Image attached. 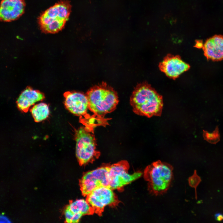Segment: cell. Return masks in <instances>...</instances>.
<instances>
[{"label":"cell","mask_w":223,"mask_h":223,"mask_svg":"<svg viewBox=\"0 0 223 223\" xmlns=\"http://www.w3.org/2000/svg\"><path fill=\"white\" fill-rule=\"evenodd\" d=\"M173 170L170 164L160 160L147 166L144 171L143 177L147 182L149 193L155 195L165 193L171 184Z\"/></svg>","instance_id":"obj_2"},{"label":"cell","mask_w":223,"mask_h":223,"mask_svg":"<svg viewBox=\"0 0 223 223\" xmlns=\"http://www.w3.org/2000/svg\"><path fill=\"white\" fill-rule=\"evenodd\" d=\"M203 137L204 138L209 142L216 143L220 140V136L218 129L217 127L215 130L212 133L203 131Z\"/></svg>","instance_id":"obj_16"},{"label":"cell","mask_w":223,"mask_h":223,"mask_svg":"<svg viewBox=\"0 0 223 223\" xmlns=\"http://www.w3.org/2000/svg\"><path fill=\"white\" fill-rule=\"evenodd\" d=\"M30 111L35 121L37 122L45 120L50 114L49 106L43 103L34 105L30 109Z\"/></svg>","instance_id":"obj_15"},{"label":"cell","mask_w":223,"mask_h":223,"mask_svg":"<svg viewBox=\"0 0 223 223\" xmlns=\"http://www.w3.org/2000/svg\"><path fill=\"white\" fill-rule=\"evenodd\" d=\"M113 190L108 187H100L86 196V200L94 212L99 214L106 207L117 203V198Z\"/></svg>","instance_id":"obj_8"},{"label":"cell","mask_w":223,"mask_h":223,"mask_svg":"<svg viewBox=\"0 0 223 223\" xmlns=\"http://www.w3.org/2000/svg\"><path fill=\"white\" fill-rule=\"evenodd\" d=\"M74 138L76 155L80 164H87L99 156L96 139L92 130L85 126L81 127L75 130Z\"/></svg>","instance_id":"obj_5"},{"label":"cell","mask_w":223,"mask_h":223,"mask_svg":"<svg viewBox=\"0 0 223 223\" xmlns=\"http://www.w3.org/2000/svg\"><path fill=\"white\" fill-rule=\"evenodd\" d=\"M65 108L72 114L77 116H85L89 108L86 94L77 91H67L63 94Z\"/></svg>","instance_id":"obj_9"},{"label":"cell","mask_w":223,"mask_h":223,"mask_svg":"<svg viewBox=\"0 0 223 223\" xmlns=\"http://www.w3.org/2000/svg\"><path fill=\"white\" fill-rule=\"evenodd\" d=\"M0 221L1 223H9L11 222L10 219L7 217L3 215H1Z\"/></svg>","instance_id":"obj_18"},{"label":"cell","mask_w":223,"mask_h":223,"mask_svg":"<svg viewBox=\"0 0 223 223\" xmlns=\"http://www.w3.org/2000/svg\"><path fill=\"white\" fill-rule=\"evenodd\" d=\"M129 164L125 160L109 166V187L113 190L122 189L142 175V173L140 171L132 174L129 173Z\"/></svg>","instance_id":"obj_6"},{"label":"cell","mask_w":223,"mask_h":223,"mask_svg":"<svg viewBox=\"0 0 223 223\" xmlns=\"http://www.w3.org/2000/svg\"><path fill=\"white\" fill-rule=\"evenodd\" d=\"M70 12L69 4L65 1L56 3L43 12L38 19L41 30L45 33H57L63 28Z\"/></svg>","instance_id":"obj_4"},{"label":"cell","mask_w":223,"mask_h":223,"mask_svg":"<svg viewBox=\"0 0 223 223\" xmlns=\"http://www.w3.org/2000/svg\"><path fill=\"white\" fill-rule=\"evenodd\" d=\"M215 216L216 219L218 221H221L223 220V215L220 213H216Z\"/></svg>","instance_id":"obj_19"},{"label":"cell","mask_w":223,"mask_h":223,"mask_svg":"<svg viewBox=\"0 0 223 223\" xmlns=\"http://www.w3.org/2000/svg\"><path fill=\"white\" fill-rule=\"evenodd\" d=\"M86 94L89 110L94 114L103 117L113 111L119 102L117 93L105 83L92 88Z\"/></svg>","instance_id":"obj_3"},{"label":"cell","mask_w":223,"mask_h":223,"mask_svg":"<svg viewBox=\"0 0 223 223\" xmlns=\"http://www.w3.org/2000/svg\"><path fill=\"white\" fill-rule=\"evenodd\" d=\"M159 68L169 78L175 80L190 68L189 65L179 55L168 54L159 63Z\"/></svg>","instance_id":"obj_10"},{"label":"cell","mask_w":223,"mask_h":223,"mask_svg":"<svg viewBox=\"0 0 223 223\" xmlns=\"http://www.w3.org/2000/svg\"><path fill=\"white\" fill-rule=\"evenodd\" d=\"M202 48L208 59L213 61L223 60V36L215 35L208 39Z\"/></svg>","instance_id":"obj_13"},{"label":"cell","mask_w":223,"mask_h":223,"mask_svg":"<svg viewBox=\"0 0 223 223\" xmlns=\"http://www.w3.org/2000/svg\"><path fill=\"white\" fill-rule=\"evenodd\" d=\"M44 94L40 91L27 87L20 94L16 101L18 108L22 112H27L30 108L36 103L43 100Z\"/></svg>","instance_id":"obj_14"},{"label":"cell","mask_w":223,"mask_h":223,"mask_svg":"<svg viewBox=\"0 0 223 223\" xmlns=\"http://www.w3.org/2000/svg\"><path fill=\"white\" fill-rule=\"evenodd\" d=\"M109 166H103L84 174L80 182L82 194L87 196L95 189L109 187Z\"/></svg>","instance_id":"obj_7"},{"label":"cell","mask_w":223,"mask_h":223,"mask_svg":"<svg viewBox=\"0 0 223 223\" xmlns=\"http://www.w3.org/2000/svg\"><path fill=\"white\" fill-rule=\"evenodd\" d=\"M130 103L133 112L138 115L150 118L161 115L163 97L146 82L136 85L130 96Z\"/></svg>","instance_id":"obj_1"},{"label":"cell","mask_w":223,"mask_h":223,"mask_svg":"<svg viewBox=\"0 0 223 223\" xmlns=\"http://www.w3.org/2000/svg\"><path fill=\"white\" fill-rule=\"evenodd\" d=\"M93 213L86 199H80L70 202L65 210L64 214L67 223H76L79 221L83 216Z\"/></svg>","instance_id":"obj_11"},{"label":"cell","mask_w":223,"mask_h":223,"mask_svg":"<svg viewBox=\"0 0 223 223\" xmlns=\"http://www.w3.org/2000/svg\"><path fill=\"white\" fill-rule=\"evenodd\" d=\"M203 44L202 42H201V41H198L196 43L195 46L197 48H203Z\"/></svg>","instance_id":"obj_20"},{"label":"cell","mask_w":223,"mask_h":223,"mask_svg":"<svg viewBox=\"0 0 223 223\" xmlns=\"http://www.w3.org/2000/svg\"><path fill=\"white\" fill-rule=\"evenodd\" d=\"M200 177L197 174L196 170H195L193 174L189 178L188 182L189 185L195 188V198H197L196 188L201 181Z\"/></svg>","instance_id":"obj_17"},{"label":"cell","mask_w":223,"mask_h":223,"mask_svg":"<svg viewBox=\"0 0 223 223\" xmlns=\"http://www.w3.org/2000/svg\"><path fill=\"white\" fill-rule=\"evenodd\" d=\"M24 0H2L0 18L4 22H11L20 18L24 13Z\"/></svg>","instance_id":"obj_12"}]
</instances>
